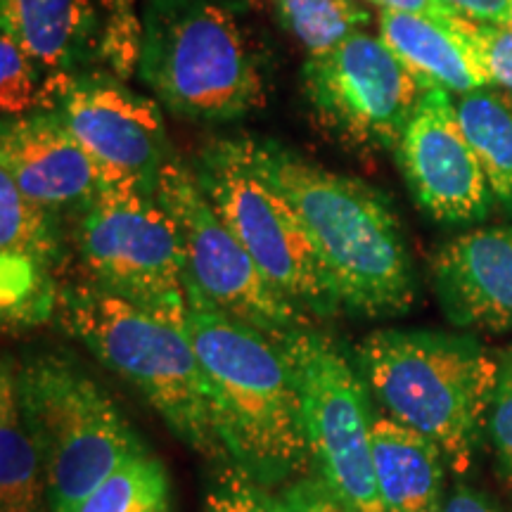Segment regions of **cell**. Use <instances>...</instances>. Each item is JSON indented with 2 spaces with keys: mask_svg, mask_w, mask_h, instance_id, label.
Segmentation results:
<instances>
[{
  "mask_svg": "<svg viewBox=\"0 0 512 512\" xmlns=\"http://www.w3.org/2000/svg\"><path fill=\"white\" fill-rule=\"evenodd\" d=\"M235 140L247 162L297 211L339 309L361 318H396L413 309L418 283L411 249L392 202L380 190L273 140Z\"/></svg>",
  "mask_w": 512,
  "mask_h": 512,
  "instance_id": "obj_1",
  "label": "cell"
},
{
  "mask_svg": "<svg viewBox=\"0 0 512 512\" xmlns=\"http://www.w3.org/2000/svg\"><path fill=\"white\" fill-rule=\"evenodd\" d=\"M185 328L197 351L211 427L240 472L264 489L290 484L311 463L304 408L278 342L214 306L185 278Z\"/></svg>",
  "mask_w": 512,
  "mask_h": 512,
  "instance_id": "obj_2",
  "label": "cell"
},
{
  "mask_svg": "<svg viewBox=\"0 0 512 512\" xmlns=\"http://www.w3.org/2000/svg\"><path fill=\"white\" fill-rule=\"evenodd\" d=\"M354 366L384 411L432 439L456 475L470 470L489 422L498 354L472 335L384 328L356 344Z\"/></svg>",
  "mask_w": 512,
  "mask_h": 512,
  "instance_id": "obj_3",
  "label": "cell"
},
{
  "mask_svg": "<svg viewBox=\"0 0 512 512\" xmlns=\"http://www.w3.org/2000/svg\"><path fill=\"white\" fill-rule=\"evenodd\" d=\"M55 318L102 366L133 384L176 439L200 456L228 458L211 427L202 366L185 323L88 280L60 287Z\"/></svg>",
  "mask_w": 512,
  "mask_h": 512,
  "instance_id": "obj_4",
  "label": "cell"
},
{
  "mask_svg": "<svg viewBox=\"0 0 512 512\" xmlns=\"http://www.w3.org/2000/svg\"><path fill=\"white\" fill-rule=\"evenodd\" d=\"M138 76L176 117L226 124L245 117L264 83L228 0H145Z\"/></svg>",
  "mask_w": 512,
  "mask_h": 512,
  "instance_id": "obj_5",
  "label": "cell"
},
{
  "mask_svg": "<svg viewBox=\"0 0 512 512\" xmlns=\"http://www.w3.org/2000/svg\"><path fill=\"white\" fill-rule=\"evenodd\" d=\"M17 392L41 453L48 512H79L117 467L145 451L110 394L64 354L17 366Z\"/></svg>",
  "mask_w": 512,
  "mask_h": 512,
  "instance_id": "obj_6",
  "label": "cell"
},
{
  "mask_svg": "<svg viewBox=\"0 0 512 512\" xmlns=\"http://www.w3.org/2000/svg\"><path fill=\"white\" fill-rule=\"evenodd\" d=\"M302 396L316 477L347 512H389L377 484L368 389L342 344L313 325L280 335Z\"/></svg>",
  "mask_w": 512,
  "mask_h": 512,
  "instance_id": "obj_7",
  "label": "cell"
},
{
  "mask_svg": "<svg viewBox=\"0 0 512 512\" xmlns=\"http://www.w3.org/2000/svg\"><path fill=\"white\" fill-rule=\"evenodd\" d=\"M74 242L88 283L185 323L188 264L181 233L155 192L105 185L79 211Z\"/></svg>",
  "mask_w": 512,
  "mask_h": 512,
  "instance_id": "obj_8",
  "label": "cell"
},
{
  "mask_svg": "<svg viewBox=\"0 0 512 512\" xmlns=\"http://www.w3.org/2000/svg\"><path fill=\"white\" fill-rule=\"evenodd\" d=\"M192 169L211 207L275 290L311 316L332 318L342 313L297 211L283 192L247 162L238 140L204 145Z\"/></svg>",
  "mask_w": 512,
  "mask_h": 512,
  "instance_id": "obj_9",
  "label": "cell"
},
{
  "mask_svg": "<svg viewBox=\"0 0 512 512\" xmlns=\"http://www.w3.org/2000/svg\"><path fill=\"white\" fill-rule=\"evenodd\" d=\"M155 195L181 233L188 278L211 304L273 339L311 325L309 311L268 283L242 242L211 207L192 164L183 162L176 152L164 164Z\"/></svg>",
  "mask_w": 512,
  "mask_h": 512,
  "instance_id": "obj_10",
  "label": "cell"
},
{
  "mask_svg": "<svg viewBox=\"0 0 512 512\" xmlns=\"http://www.w3.org/2000/svg\"><path fill=\"white\" fill-rule=\"evenodd\" d=\"M302 88L318 124L339 143L363 152H394L427 91L387 43L368 31L309 57Z\"/></svg>",
  "mask_w": 512,
  "mask_h": 512,
  "instance_id": "obj_11",
  "label": "cell"
},
{
  "mask_svg": "<svg viewBox=\"0 0 512 512\" xmlns=\"http://www.w3.org/2000/svg\"><path fill=\"white\" fill-rule=\"evenodd\" d=\"M55 112L91 155L105 185L157 192L174 147L155 100L110 74H76Z\"/></svg>",
  "mask_w": 512,
  "mask_h": 512,
  "instance_id": "obj_12",
  "label": "cell"
},
{
  "mask_svg": "<svg viewBox=\"0 0 512 512\" xmlns=\"http://www.w3.org/2000/svg\"><path fill=\"white\" fill-rule=\"evenodd\" d=\"M413 200L430 219L472 226L489 219L496 197L456 112V95L427 88L394 147Z\"/></svg>",
  "mask_w": 512,
  "mask_h": 512,
  "instance_id": "obj_13",
  "label": "cell"
},
{
  "mask_svg": "<svg viewBox=\"0 0 512 512\" xmlns=\"http://www.w3.org/2000/svg\"><path fill=\"white\" fill-rule=\"evenodd\" d=\"M0 171L55 214L83 211L105 188L98 166L55 110L3 119Z\"/></svg>",
  "mask_w": 512,
  "mask_h": 512,
  "instance_id": "obj_14",
  "label": "cell"
},
{
  "mask_svg": "<svg viewBox=\"0 0 512 512\" xmlns=\"http://www.w3.org/2000/svg\"><path fill=\"white\" fill-rule=\"evenodd\" d=\"M432 287L456 328L512 332V226L472 228L432 256Z\"/></svg>",
  "mask_w": 512,
  "mask_h": 512,
  "instance_id": "obj_15",
  "label": "cell"
},
{
  "mask_svg": "<svg viewBox=\"0 0 512 512\" xmlns=\"http://www.w3.org/2000/svg\"><path fill=\"white\" fill-rule=\"evenodd\" d=\"M0 27L50 79H69L91 60L98 15L91 0H0Z\"/></svg>",
  "mask_w": 512,
  "mask_h": 512,
  "instance_id": "obj_16",
  "label": "cell"
},
{
  "mask_svg": "<svg viewBox=\"0 0 512 512\" xmlns=\"http://www.w3.org/2000/svg\"><path fill=\"white\" fill-rule=\"evenodd\" d=\"M377 484L389 512H444V453L387 411L370 422Z\"/></svg>",
  "mask_w": 512,
  "mask_h": 512,
  "instance_id": "obj_17",
  "label": "cell"
},
{
  "mask_svg": "<svg viewBox=\"0 0 512 512\" xmlns=\"http://www.w3.org/2000/svg\"><path fill=\"white\" fill-rule=\"evenodd\" d=\"M451 22L441 24L422 15L380 10L377 36L425 88H444L451 95H465L494 86Z\"/></svg>",
  "mask_w": 512,
  "mask_h": 512,
  "instance_id": "obj_18",
  "label": "cell"
},
{
  "mask_svg": "<svg viewBox=\"0 0 512 512\" xmlns=\"http://www.w3.org/2000/svg\"><path fill=\"white\" fill-rule=\"evenodd\" d=\"M46 475L41 453L24 420L17 392V366L3 361L0 373V512H43Z\"/></svg>",
  "mask_w": 512,
  "mask_h": 512,
  "instance_id": "obj_19",
  "label": "cell"
},
{
  "mask_svg": "<svg viewBox=\"0 0 512 512\" xmlns=\"http://www.w3.org/2000/svg\"><path fill=\"white\" fill-rule=\"evenodd\" d=\"M456 112L496 202L512 216V93L484 86L456 95Z\"/></svg>",
  "mask_w": 512,
  "mask_h": 512,
  "instance_id": "obj_20",
  "label": "cell"
},
{
  "mask_svg": "<svg viewBox=\"0 0 512 512\" xmlns=\"http://www.w3.org/2000/svg\"><path fill=\"white\" fill-rule=\"evenodd\" d=\"M280 24L302 43L306 55L320 57L335 50L373 22L363 0H271Z\"/></svg>",
  "mask_w": 512,
  "mask_h": 512,
  "instance_id": "obj_21",
  "label": "cell"
},
{
  "mask_svg": "<svg viewBox=\"0 0 512 512\" xmlns=\"http://www.w3.org/2000/svg\"><path fill=\"white\" fill-rule=\"evenodd\" d=\"M0 249L48 268H55L62 254L55 211L29 200L5 171H0Z\"/></svg>",
  "mask_w": 512,
  "mask_h": 512,
  "instance_id": "obj_22",
  "label": "cell"
},
{
  "mask_svg": "<svg viewBox=\"0 0 512 512\" xmlns=\"http://www.w3.org/2000/svg\"><path fill=\"white\" fill-rule=\"evenodd\" d=\"M79 512H171L169 472L145 448L117 467L81 503Z\"/></svg>",
  "mask_w": 512,
  "mask_h": 512,
  "instance_id": "obj_23",
  "label": "cell"
},
{
  "mask_svg": "<svg viewBox=\"0 0 512 512\" xmlns=\"http://www.w3.org/2000/svg\"><path fill=\"white\" fill-rule=\"evenodd\" d=\"M69 79H50L8 31L0 34V105L3 119L27 117L38 110H55L69 88Z\"/></svg>",
  "mask_w": 512,
  "mask_h": 512,
  "instance_id": "obj_24",
  "label": "cell"
},
{
  "mask_svg": "<svg viewBox=\"0 0 512 512\" xmlns=\"http://www.w3.org/2000/svg\"><path fill=\"white\" fill-rule=\"evenodd\" d=\"M53 268L27 256L3 254V320L8 328L46 323L57 311Z\"/></svg>",
  "mask_w": 512,
  "mask_h": 512,
  "instance_id": "obj_25",
  "label": "cell"
},
{
  "mask_svg": "<svg viewBox=\"0 0 512 512\" xmlns=\"http://www.w3.org/2000/svg\"><path fill=\"white\" fill-rule=\"evenodd\" d=\"M451 27L472 50L491 83L512 93V27L472 22L467 17H456Z\"/></svg>",
  "mask_w": 512,
  "mask_h": 512,
  "instance_id": "obj_26",
  "label": "cell"
},
{
  "mask_svg": "<svg viewBox=\"0 0 512 512\" xmlns=\"http://www.w3.org/2000/svg\"><path fill=\"white\" fill-rule=\"evenodd\" d=\"M202 512H278L275 496L238 467L219 472L204 496Z\"/></svg>",
  "mask_w": 512,
  "mask_h": 512,
  "instance_id": "obj_27",
  "label": "cell"
},
{
  "mask_svg": "<svg viewBox=\"0 0 512 512\" xmlns=\"http://www.w3.org/2000/svg\"><path fill=\"white\" fill-rule=\"evenodd\" d=\"M486 432L494 444L503 477L512 486V347L498 354V375L494 396H491Z\"/></svg>",
  "mask_w": 512,
  "mask_h": 512,
  "instance_id": "obj_28",
  "label": "cell"
},
{
  "mask_svg": "<svg viewBox=\"0 0 512 512\" xmlns=\"http://www.w3.org/2000/svg\"><path fill=\"white\" fill-rule=\"evenodd\" d=\"M275 508L278 512H347L316 475L285 484L275 496Z\"/></svg>",
  "mask_w": 512,
  "mask_h": 512,
  "instance_id": "obj_29",
  "label": "cell"
},
{
  "mask_svg": "<svg viewBox=\"0 0 512 512\" xmlns=\"http://www.w3.org/2000/svg\"><path fill=\"white\" fill-rule=\"evenodd\" d=\"M441 3H446L448 8L472 19V22L510 27L512 0H441Z\"/></svg>",
  "mask_w": 512,
  "mask_h": 512,
  "instance_id": "obj_30",
  "label": "cell"
},
{
  "mask_svg": "<svg viewBox=\"0 0 512 512\" xmlns=\"http://www.w3.org/2000/svg\"><path fill=\"white\" fill-rule=\"evenodd\" d=\"M373 5L377 10H392V12H406V15L430 17V19H437L441 24H448L453 17H458V12L448 8V5L441 3V0H373Z\"/></svg>",
  "mask_w": 512,
  "mask_h": 512,
  "instance_id": "obj_31",
  "label": "cell"
},
{
  "mask_svg": "<svg viewBox=\"0 0 512 512\" xmlns=\"http://www.w3.org/2000/svg\"><path fill=\"white\" fill-rule=\"evenodd\" d=\"M444 512H498V508L489 498H484L479 491L470 489V486L458 484L453 494L446 498Z\"/></svg>",
  "mask_w": 512,
  "mask_h": 512,
  "instance_id": "obj_32",
  "label": "cell"
},
{
  "mask_svg": "<svg viewBox=\"0 0 512 512\" xmlns=\"http://www.w3.org/2000/svg\"><path fill=\"white\" fill-rule=\"evenodd\" d=\"M112 3H114V5H117V8H119V10H126V8H128V5H131V3H133V0H112Z\"/></svg>",
  "mask_w": 512,
  "mask_h": 512,
  "instance_id": "obj_33",
  "label": "cell"
},
{
  "mask_svg": "<svg viewBox=\"0 0 512 512\" xmlns=\"http://www.w3.org/2000/svg\"><path fill=\"white\" fill-rule=\"evenodd\" d=\"M363 3H370V5H373V0H363Z\"/></svg>",
  "mask_w": 512,
  "mask_h": 512,
  "instance_id": "obj_34",
  "label": "cell"
},
{
  "mask_svg": "<svg viewBox=\"0 0 512 512\" xmlns=\"http://www.w3.org/2000/svg\"><path fill=\"white\" fill-rule=\"evenodd\" d=\"M510 27H512V19H510Z\"/></svg>",
  "mask_w": 512,
  "mask_h": 512,
  "instance_id": "obj_35",
  "label": "cell"
}]
</instances>
